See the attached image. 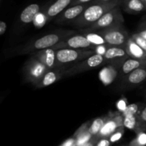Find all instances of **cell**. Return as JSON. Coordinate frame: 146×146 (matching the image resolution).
<instances>
[{
	"label": "cell",
	"instance_id": "cell-1",
	"mask_svg": "<svg viewBox=\"0 0 146 146\" xmlns=\"http://www.w3.org/2000/svg\"><path fill=\"white\" fill-rule=\"evenodd\" d=\"M78 32V31L75 30H60L49 33L36 40L29 42L24 45H21L16 47L15 49H13L12 53L15 55L31 54L37 51L51 48L67 37L74 35Z\"/></svg>",
	"mask_w": 146,
	"mask_h": 146
},
{
	"label": "cell",
	"instance_id": "cell-2",
	"mask_svg": "<svg viewBox=\"0 0 146 146\" xmlns=\"http://www.w3.org/2000/svg\"><path fill=\"white\" fill-rule=\"evenodd\" d=\"M122 0H113L110 1H92L84 12L71 24V26L79 29H86L96 22L106 12L117 7L121 6Z\"/></svg>",
	"mask_w": 146,
	"mask_h": 146
},
{
	"label": "cell",
	"instance_id": "cell-3",
	"mask_svg": "<svg viewBox=\"0 0 146 146\" xmlns=\"http://www.w3.org/2000/svg\"><path fill=\"white\" fill-rule=\"evenodd\" d=\"M95 54L93 50L81 49H61L56 50V67L68 68L79 62L86 60Z\"/></svg>",
	"mask_w": 146,
	"mask_h": 146
},
{
	"label": "cell",
	"instance_id": "cell-4",
	"mask_svg": "<svg viewBox=\"0 0 146 146\" xmlns=\"http://www.w3.org/2000/svg\"><path fill=\"white\" fill-rule=\"evenodd\" d=\"M121 9V6H117L111 9L93 25L88 28L83 29L81 31H97L119 24H124L125 19Z\"/></svg>",
	"mask_w": 146,
	"mask_h": 146
},
{
	"label": "cell",
	"instance_id": "cell-5",
	"mask_svg": "<svg viewBox=\"0 0 146 146\" xmlns=\"http://www.w3.org/2000/svg\"><path fill=\"white\" fill-rule=\"evenodd\" d=\"M97 31L103 36L107 44L110 46L123 48H125L131 37V34H128L124 24H119Z\"/></svg>",
	"mask_w": 146,
	"mask_h": 146
},
{
	"label": "cell",
	"instance_id": "cell-6",
	"mask_svg": "<svg viewBox=\"0 0 146 146\" xmlns=\"http://www.w3.org/2000/svg\"><path fill=\"white\" fill-rule=\"evenodd\" d=\"M48 69L37 58L31 55L24 66V79L27 82L35 85L44 76Z\"/></svg>",
	"mask_w": 146,
	"mask_h": 146
},
{
	"label": "cell",
	"instance_id": "cell-7",
	"mask_svg": "<svg viewBox=\"0 0 146 146\" xmlns=\"http://www.w3.org/2000/svg\"><path fill=\"white\" fill-rule=\"evenodd\" d=\"M104 64H106V62L104 56L94 54L66 70L64 77H70L84 72L94 70Z\"/></svg>",
	"mask_w": 146,
	"mask_h": 146
},
{
	"label": "cell",
	"instance_id": "cell-8",
	"mask_svg": "<svg viewBox=\"0 0 146 146\" xmlns=\"http://www.w3.org/2000/svg\"><path fill=\"white\" fill-rule=\"evenodd\" d=\"M95 47L96 46L91 44L82 33L80 34L78 31L76 34L70 36L63 41L58 42L51 48L55 50L66 48L94 50Z\"/></svg>",
	"mask_w": 146,
	"mask_h": 146
},
{
	"label": "cell",
	"instance_id": "cell-9",
	"mask_svg": "<svg viewBox=\"0 0 146 146\" xmlns=\"http://www.w3.org/2000/svg\"><path fill=\"white\" fill-rule=\"evenodd\" d=\"M124 117L121 112L109 113L100 133L96 136L97 138L109 137L118 127L123 126Z\"/></svg>",
	"mask_w": 146,
	"mask_h": 146
},
{
	"label": "cell",
	"instance_id": "cell-10",
	"mask_svg": "<svg viewBox=\"0 0 146 146\" xmlns=\"http://www.w3.org/2000/svg\"><path fill=\"white\" fill-rule=\"evenodd\" d=\"M90 4L91 3L70 6L54 19V22L57 24H71L84 12Z\"/></svg>",
	"mask_w": 146,
	"mask_h": 146
},
{
	"label": "cell",
	"instance_id": "cell-11",
	"mask_svg": "<svg viewBox=\"0 0 146 146\" xmlns=\"http://www.w3.org/2000/svg\"><path fill=\"white\" fill-rule=\"evenodd\" d=\"M74 0H51L46 4L42 5L41 10L45 14L47 21L49 22L54 19L62 11L71 6Z\"/></svg>",
	"mask_w": 146,
	"mask_h": 146
},
{
	"label": "cell",
	"instance_id": "cell-12",
	"mask_svg": "<svg viewBox=\"0 0 146 146\" xmlns=\"http://www.w3.org/2000/svg\"><path fill=\"white\" fill-rule=\"evenodd\" d=\"M104 57L106 64L114 66L118 70L125 62V60L130 57L125 48L115 46H110Z\"/></svg>",
	"mask_w": 146,
	"mask_h": 146
},
{
	"label": "cell",
	"instance_id": "cell-13",
	"mask_svg": "<svg viewBox=\"0 0 146 146\" xmlns=\"http://www.w3.org/2000/svg\"><path fill=\"white\" fill-rule=\"evenodd\" d=\"M66 70V69L62 67H56L51 70H48L34 87L36 88H43L51 85L64 77Z\"/></svg>",
	"mask_w": 146,
	"mask_h": 146
},
{
	"label": "cell",
	"instance_id": "cell-14",
	"mask_svg": "<svg viewBox=\"0 0 146 146\" xmlns=\"http://www.w3.org/2000/svg\"><path fill=\"white\" fill-rule=\"evenodd\" d=\"M56 50L53 48H48L45 50L37 51L32 53L30 55H32L38 59L41 63L46 67L48 70L56 68Z\"/></svg>",
	"mask_w": 146,
	"mask_h": 146
},
{
	"label": "cell",
	"instance_id": "cell-15",
	"mask_svg": "<svg viewBox=\"0 0 146 146\" xmlns=\"http://www.w3.org/2000/svg\"><path fill=\"white\" fill-rule=\"evenodd\" d=\"M42 6L38 4H31L23 9L19 15L20 22L23 24L33 23L36 16L41 9Z\"/></svg>",
	"mask_w": 146,
	"mask_h": 146
},
{
	"label": "cell",
	"instance_id": "cell-16",
	"mask_svg": "<svg viewBox=\"0 0 146 146\" xmlns=\"http://www.w3.org/2000/svg\"><path fill=\"white\" fill-rule=\"evenodd\" d=\"M123 126L125 128L135 131L136 134L141 131H145L146 130V123H143L140 119L138 115L125 116Z\"/></svg>",
	"mask_w": 146,
	"mask_h": 146
},
{
	"label": "cell",
	"instance_id": "cell-17",
	"mask_svg": "<svg viewBox=\"0 0 146 146\" xmlns=\"http://www.w3.org/2000/svg\"><path fill=\"white\" fill-rule=\"evenodd\" d=\"M146 80V67L138 68L123 77V82L130 86L138 85Z\"/></svg>",
	"mask_w": 146,
	"mask_h": 146
},
{
	"label": "cell",
	"instance_id": "cell-18",
	"mask_svg": "<svg viewBox=\"0 0 146 146\" xmlns=\"http://www.w3.org/2000/svg\"><path fill=\"white\" fill-rule=\"evenodd\" d=\"M145 67H146V60H138L129 57L121 66L119 72H121V75L124 77L135 70Z\"/></svg>",
	"mask_w": 146,
	"mask_h": 146
},
{
	"label": "cell",
	"instance_id": "cell-19",
	"mask_svg": "<svg viewBox=\"0 0 146 146\" xmlns=\"http://www.w3.org/2000/svg\"><path fill=\"white\" fill-rule=\"evenodd\" d=\"M121 9L131 14H136L146 11L145 6L141 0H122Z\"/></svg>",
	"mask_w": 146,
	"mask_h": 146
},
{
	"label": "cell",
	"instance_id": "cell-20",
	"mask_svg": "<svg viewBox=\"0 0 146 146\" xmlns=\"http://www.w3.org/2000/svg\"><path fill=\"white\" fill-rule=\"evenodd\" d=\"M125 50L131 58L146 60V52L133 40L131 36L127 42Z\"/></svg>",
	"mask_w": 146,
	"mask_h": 146
},
{
	"label": "cell",
	"instance_id": "cell-21",
	"mask_svg": "<svg viewBox=\"0 0 146 146\" xmlns=\"http://www.w3.org/2000/svg\"><path fill=\"white\" fill-rule=\"evenodd\" d=\"M119 70L115 68L114 66L108 64L106 67H104L99 72L100 80L102 82L104 85H108L111 84L116 78Z\"/></svg>",
	"mask_w": 146,
	"mask_h": 146
},
{
	"label": "cell",
	"instance_id": "cell-22",
	"mask_svg": "<svg viewBox=\"0 0 146 146\" xmlns=\"http://www.w3.org/2000/svg\"><path fill=\"white\" fill-rule=\"evenodd\" d=\"M89 123L83 124L78 130H76L74 136L76 140V145L81 146L86 144V143L92 140L94 136L89 132Z\"/></svg>",
	"mask_w": 146,
	"mask_h": 146
},
{
	"label": "cell",
	"instance_id": "cell-23",
	"mask_svg": "<svg viewBox=\"0 0 146 146\" xmlns=\"http://www.w3.org/2000/svg\"><path fill=\"white\" fill-rule=\"evenodd\" d=\"M81 33L94 45L98 46L107 44L103 36L98 31H81Z\"/></svg>",
	"mask_w": 146,
	"mask_h": 146
},
{
	"label": "cell",
	"instance_id": "cell-24",
	"mask_svg": "<svg viewBox=\"0 0 146 146\" xmlns=\"http://www.w3.org/2000/svg\"><path fill=\"white\" fill-rule=\"evenodd\" d=\"M107 119L106 116H103V117H98L97 118L94 119L89 125V132L91 133L94 137H96L100 133L101 130L102 129L104 123Z\"/></svg>",
	"mask_w": 146,
	"mask_h": 146
},
{
	"label": "cell",
	"instance_id": "cell-25",
	"mask_svg": "<svg viewBox=\"0 0 146 146\" xmlns=\"http://www.w3.org/2000/svg\"><path fill=\"white\" fill-rule=\"evenodd\" d=\"M129 146H146V133L141 131L137 133L136 137L130 143Z\"/></svg>",
	"mask_w": 146,
	"mask_h": 146
},
{
	"label": "cell",
	"instance_id": "cell-26",
	"mask_svg": "<svg viewBox=\"0 0 146 146\" xmlns=\"http://www.w3.org/2000/svg\"><path fill=\"white\" fill-rule=\"evenodd\" d=\"M47 23H48V21H47L46 17L45 14L43 12L42 10L41 9V11L38 12V14L36 16L35 19H34V21H33V24L37 28H41L45 24H46Z\"/></svg>",
	"mask_w": 146,
	"mask_h": 146
},
{
	"label": "cell",
	"instance_id": "cell-27",
	"mask_svg": "<svg viewBox=\"0 0 146 146\" xmlns=\"http://www.w3.org/2000/svg\"><path fill=\"white\" fill-rule=\"evenodd\" d=\"M140 111V107L138 104L133 103V104H128L126 110L122 113L123 117L128 115H138Z\"/></svg>",
	"mask_w": 146,
	"mask_h": 146
},
{
	"label": "cell",
	"instance_id": "cell-28",
	"mask_svg": "<svg viewBox=\"0 0 146 146\" xmlns=\"http://www.w3.org/2000/svg\"><path fill=\"white\" fill-rule=\"evenodd\" d=\"M124 132H125V127H124V126L118 127V128L117 129V130H115L109 137H108L110 141H111V143H113L121 140V139L122 138Z\"/></svg>",
	"mask_w": 146,
	"mask_h": 146
},
{
	"label": "cell",
	"instance_id": "cell-29",
	"mask_svg": "<svg viewBox=\"0 0 146 146\" xmlns=\"http://www.w3.org/2000/svg\"><path fill=\"white\" fill-rule=\"evenodd\" d=\"M131 37H132L133 40L144 50L146 52V39L144 38L143 37H142L141 35H140L139 34H138L137 32L133 33V34H131Z\"/></svg>",
	"mask_w": 146,
	"mask_h": 146
},
{
	"label": "cell",
	"instance_id": "cell-30",
	"mask_svg": "<svg viewBox=\"0 0 146 146\" xmlns=\"http://www.w3.org/2000/svg\"><path fill=\"white\" fill-rule=\"evenodd\" d=\"M109 47H110V45L108 44H101V45L96 46V47L94 48V52H95V54H100V55L104 56Z\"/></svg>",
	"mask_w": 146,
	"mask_h": 146
},
{
	"label": "cell",
	"instance_id": "cell-31",
	"mask_svg": "<svg viewBox=\"0 0 146 146\" xmlns=\"http://www.w3.org/2000/svg\"><path fill=\"white\" fill-rule=\"evenodd\" d=\"M128 103H127V100L125 98H121L118 100L116 102V107L119 112L121 113H123L125 110H126L127 107H128Z\"/></svg>",
	"mask_w": 146,
	"mask_h": 146
},
{
	"label": "cell",
	"instance_id": "cell-32",
	"mask_svg": "<svg viewBox=\"0 0 146 146\" xmlns=\"http://www.w3.org/2000/svg\"><path fill=\"white\" fill-rule=\"evenodd\" d=\"M111 143L108 137H103L98 139L95 146H111Z\"/></svg>",
	"mask_w": 146,
	"mask_h": 146
},
{
	"label": "cell",
	"instance_id": "cell-33",
	"mask_svg": "<svg viewBox=\"0 0 146 146\" xmlns=\"http://www.w3.org/2000/svg\"><path fill=\"white\" fill-rule=\"evenodd\" d=\"M59 146H77L76 145V140L75 137H70V138L67 139L65 141L63 142Z\"/></svg>",
	"mask_w": 146,
	"mask_h": 146
},
{
	"label": "cell",
	"instance_id": "cell-34",
	"mask_svg": "<svg viewBox=\"0 0 146 146\" xmlns=\"http://www.w3.org/2000/svg\"><path fill=\"white\" fill-rule=\"evenodd\" d=\"M138 116H139L140 119H141L143 123H146V107H142L141 109H140Z\"/></svg>",
	"mask_w": 146,
	"mask_h": 146
},
{
	"label": "cell",
	"instance_id": "cell-35",
	"mask_svg": "<svg viewBox=\"0 0 146 146\" xmlns=\"http://www.w3.org/2000/svg\"><path fill=\"white\" fill-rule=\"evenodd\" d=\"M94 0H74L71 4V6L78 5V4H88V3L92 2Z\"/></svg>",
	"mask_w": 146,
	"mask_h": 146
},
{
	"label": "cell",
	"instance_id": "cell-36",
	"mask_svg": "<svg viewBox=\"0 0 146 146\" xmlns=\"http://www.w3.org/2000/svg\"><path fill=\"white\" fill-rule=\"evenodd\" d=\"M6 30H7V24L5 21H0V34L3 35L5 33Z\"/></svg>",
	"mask_w": 146,
	"mask_h": 146
},
{
	"label": "cell",
	"instance_id": "cell-37",
	"mask_svg": "<svg viewBox=\"0 0 146 146\" xmlns=\"http://www.w3.org/2000/svg\"><path fill=\"white\" fill-rule=\"evenodd\" d=\"M98 138H97L96 137H94L92 138V140H90L89 142H88V143H86V144L83 145H81V146H95L96 143V142L98 141Z\"/></svg>",
	"mask_w": 146,
	"mask_h": 146
},
{
	"label": "cell",
	"instance_id": "cell-38",
	"mask_svg": "<svg viewBox=\"0 0 146 146\" xmlns=\"http://www.w3.org/2000/svg\"><path fill=\"white\" fill-rule=\"evenodd\" d=\"M113 1V0H94V1H95V2H98V1H104V2H105V1Z\"/></svg>",
	"mask_w": 146,
	"mask_h": 146
},
{
	"label": "cell",
	"instance_id": "cell-39",
	"mask_svg": "<svg viewBox=\"0 0 146 146\" xmlns=\"http://www.w3.org/2000/svg\"><path fill=\"white\" fill-rule=\"evenodd\" d=\"M143 3L145 6V9H146V0H143Z\"/></svg>",
	"mask_w": 146,
	"mask_h": 146
},
{
	"label": "cell",
	"instance_id": "cell-40",
	"mask_svg": "<svg viewBox=\"0 0 146 146\" xmlns=\"http://www.w3.org/2000/svg\"><path fill=\"white\" fill-rule=\"evenodd\" d=\"M143 19V21H145V22H146V17H143V19Z\"/></svg>",
	"mask_w": 146,
	"mask_h": 146
},
{
	"label": "cell",
	"instance_id": "cell-41",
	"mask_svg": "<svg viewBox=\"0 0 146 146\" xmlns=\"http://www.w3.org/2000/svg\"><path fill=\"white\" fill-rule=\"evenodd\" d=\"M145 97H146V93H145Z\"/></svg>",
	"mask_w": 146,
	"mask_h": 146
},
{
	"label": "cell",
	"instance_id": "cell-42",
	"mask_svg": "<svg viewBox=\"0 0 146 146\" xmlns=\"http://www.w3.org/2000/svg\"></svg>",
	"mask_w": 146,
	"mask_h": 146
}]
</instances>
